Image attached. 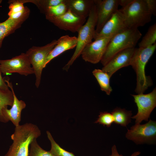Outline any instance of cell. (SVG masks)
Listing matches in <instances>:
<instances>
[{"label":"cell","instance_id":"cell-5","mask_svg":"<svg viewBox=\"0 0 156 156\" xmlns=\"http://www.w3.org/2000/svg\"><path fill=\"white\" fill-rule=\"evenodd\" d=\"M119 10L123 15L127 28H138L151 20L152 15L145 0H133L128 5Z\"/></svg>","mask_w":156,"mask_h":156},{"label":"cell","instance_id":"cell-31","mask_svg":"<svg viewBox=\"0 0 156 156\" xmlns=\"http://www.w3.org/2000/svg\"><path fill=\"white\" fill-rule=\"evenodd\" d=\"M0 69V89L4 90H8L9 87L2 77Z\"/></svg>","mask_w":156,"mask_h":156},{"label":"cell","instance_id":"cell-14","mask_svg":"<svg viewBox=\"0 0 156 156\" xmlns=\"http://www.w3.org/2000/svg\"><path fill=\"white\" fill-rule=\"evenodd\" d=\"M135 49V47L127 49L116 53L102 70L111 77L119 69L130 65Z\"/></svg>","mask_w":156,"mask_h":156},{"label":"cell","instance_id":"cell-18","mask_svg":"<svg viewBox=\"0 0 156 156\" xmlns=\"http://www.w3.org/2000/svg\"><path fill=\"white\" fill-rule=\"evenodd\" d=\"M29 15H26L16 20L8 18L5 21L0 22V48L1 47L4 38L20 27L23 23L28 18Z\"/></svg>","mask_w":156,"mask_h":156},{"label":"cell","instance_id":"cell-4","mask_svg":"<svg viewBox=\"0 0 156 156\" xmlns=\"http://www.w3.org/2000/svg\"><path fill=\"white\" fill-rule=\"evenodd\" d=\"M88 17L86 22L77 32L78 36L75 49L70 60L63 68V69L65 70H68L74 62L81 55L84 48L92 42V39L94 38L97 19L96 8L94 3Z\"/></svg>","mask_w":156,"mask_h":156},{"label":"cell","instance_id":"cell-20","mask_svg":"<svg viewBox=\"0 0 156 156\" xmlns=\"http://www.w3.org/2000/svg\"><path fill=\"white\" fill-rule=\"evenodd\" d=\"M111 114L114 118V122L117 125L127 127L131 122V118L132 114L131 111L116 107L113 109Z\"/></svg>","mask_w":156,"mask_h":156},{"label":"cell","instance_id":"cell-33","mask_svg":"<svg viewBox=\"0 0 156 156\" xmlns=\"http://www.w3.org/2000/svg\"><path fill=\"white\" fill-rule=\"evenodd\" d=\"M2 1L1 0H0V4H1V3Z\"/></svg>","mask_w":156,"mask_h":156},{"label":"cell","instance_id":"cell-24","mask_svg":"<svg viewBox=\"0 0 156 156\" xmlns=\"http://www.w3.org/2000/svg\"><path fill=\"white\" fill-rule=\"evenodd\" d=\"M65 1L64 0L58 5L47 8L44 12L46 18L58 17L64 14L68 10Z\"/></svg>","mask_w":156,"mask_h":156},{"label":"cell","instance_id":"cell-9","mask_svg":"<svg viewBox=\"0 0 156 156\" xmlns=\"http://www.w3.org/2000/svg\"><path fill=\"white\" fill-rule=\"evenodd\" d=\"M131 95L137 105L138 111L131 118L135 119V124H140L143 120L148 121L151 112L156 106V88L147 94Z\"/></svg>","mask_w":156,"mask_h":156},{"label":"cell","instance_id":"cell-7","mask_svg":"<svg viewBox=\"0 0 156 156\" xmlns=\"http://www.w3.org/2000/svg\"><path fill=\"white\" fill-rule=\"evenodd\" d=\"M125 136L137 144H152L156 138V122L150 119L143 125L135 124L127 129Z\"/></svg>","mask_w":156,"mask_h":156},{"label":"cell","instance_id":"cell-6","mask_svg":"<svg viewBox=\"0 0 156 156\" xmlns=\"http://www.w3.org/2000/svg\"><path fill=\"white\" fill-rule=\"evenodd\" d=\"M57 43L54 40L41 47L33 46L25 53L27 55L35 75V85L37 88L40 86L44 65L46 58Z\"/></svg>","mask_w":156,"mask_h":156},{"label":"cell","instance_id":"cell-13","mask_svg":"<svg viewBox=\"0 0 156 156\" xmlns=\"http://www.w3.org/2000/svg\"><path fill=\"white\" fill-rule=\"evenodd\" d=\"M127 28L124 17L119 10H118L105 23L100 31L95 34L94 39L113 36Z\"/></svg>","mask_w":156,"mask_h":156},{"label":"cell","instance_id":"cell-28","mask_svg":"<svg viewBox=\"0 0 156 156\" xmlns=\"http://www.w3.org/2000/svg\"><path fill=\"white\" fill-rule=\"evenodd\" d=\"M114 122L113 116L111 113L107 112H100L97 120L95 123H99L106 126L107 127H110L112 123Z\"/></svg>","mask_w":156,"mask_h":156},{"label":"cell","instance_id":"cell-26","mask_svg":"<svg viewBox=\"0 0 156 156\" xmlns=\"http://www.w3.org/2000/svg\"><path fill=\"white\" fill-rule=\"evenodd\" d=\"M47 137L51 143L50 151L55 156H75L71 152L67 151L61 147L55 141L52 135L49 131H47Z\"/></svg>","mask_w":156,"mask_h":156},{"label":"cell","instance_id":"cell-17","mask_svg":"<svg viewBox=\"0 0 156 156\" xmlns=\"http://www.w3.org/2000/svg\"><path fill=\"white\" fill-rule=\"evenodd\" d=\"M68 9L86 18L88 17L94 3V0H65Z\"/></svg>","mask_w":156,"mask_h":156},{"label":"cell","instance_id":"cell-29","mask_svg":"<svg viewBox=\"0 0 156 156\" xmlns=\"http://www.w3.org/2000/svg\"><path fill=\"white\" fill-rule=\"evenodd\" d=\"M148 9L152 15H156V1L145 0Z\"/></svg>","mask_w":156,"mask_h":156},{"label":"cell","instance_id":"cell-16","mask_svg":"<svg viewBox=\"0 0 156 156\" xmlns=\"http://www.w3.org/2000/svg\"><path fill=\"white\" fill-rule=\"evenodd\" d=\"M77 38L75 36L65 35L61 36L57 40V43L46 58L44 65V68L53 59L65 51L76 47Z\"/></svg>","mask_w":156,"mask_h":156},{"label":"cell","instance_id":"cell-8","mask_svg":"<svg viewBox=\"0 0 156 156\" xmlns=\"http://www.w3.org/2000/svg\"><path fill=\"white\" fill-rule=\"evenodd\" d=\"M0 69L2 73L5 75L17 73L27 76L34 74L28 57L24 53L11 59L0 60Z\"/></svg>","mask_w":156,"mask_h":156},{"label":"cell","instance_id":"cell-21","mask_svg":"<svg viewBox=\"0 0 156 156\" xmlns=\"http://www.w3.org/2000/svg\"><path fill=\"white\" fill-rule=\"evenodd\" d=\"M92 73L98 81L101 90L109 95L112 90L109 84L110 77L109 76L99 69H95L92 71Z\"/></svg>","mask_w":156,"mask_h":156},{"label":"cell","instance_id":"cell-22","mask_svg":"<svg viewBox=\"0 0 156 156\" xmlns=\"http://www.w3.org/2000/svg\"><path fill=\"white\" fill-rule=\"evenodd\" d=\"M156 23H155L149 28L139 43V47L146 48L156 43Z\"/></svg>","mask_w":156,"mask_h":156},{"label":"cell","instance_id":"cell-19","mask_svg":"<svg viewBox=\"0 0 156 156\" xmlns=\"http://www.w3.org/2000/svg\"><path fill=\"white\" fill-rule=\"evenodd\" d=\"M8 3L9 4L8 18L16 20L29 14V9L18 0H9Z\"/></svg>","mask_w":156,"mask_h":156},{"label":"cell","instance_id":"cell-1","mask_svg":"<svg viewBox=\"0 0 156 156\" xmlns=\"http://www.w3.org/2000/svg\"><path fill=\"white\" fill-rule=\"evenodd\" d=\"M41 134L38 127L31 123L16 127L11 136L13 142L4 156H28L31 144Z\"/></svg>","mask_w":156,"mask_h":156},{"label":"cell","instance_id":"cell-12","mask_svg":"<svg viewBox=\"0 0 156 156\" xmlns=\"http://www.w3.org/2000/svg\"><path fill=\"white\" fill-rule=\"evenodd\" d=\"M97 12L95 33H99L105 23L118 10L119 0H94Z\"/></svg>","mask_w":156,"mask_h":156},{"label":"cell","instance_id":"cell-3","mask_svg":"<svg viewBox=\"0 0 156 156\" xmlns=\"http://www.w3.org/2000/svg\"><path fill=\"white\" fill-rule=\"evenodd\" d=\"M142 34L138 28H127L111 39L100 61L104 66L116 53L124 49L135 47Z\"/></svg>","mask_w":156,"mask_h":156},{"label":"cell","instance_id":"cell-2","mask_svg":"<svg viewBox=\"0 0 156 156\" xmlns=\"http://www.w3.org/2000/svg\"><path fill=\"white\" fill-rule=\"evenodd\" d=\"M156 48V43L147 47L135 48L130 65L136 74V86L135 91L138 94L143 93L152 85L150 77L146 75L145 68Z\"/></svg>","mask_w":156,"mask_h":156},{"label":"cell","instance_id":"cell-11","mask_svg":"<svg viewBox=\"0 0 156 156\" xmlns=\"http://www.w3.org/2000/svg\"><path fill=\"white\" fill-rule=\"evenodd\" d=\"M113 36L100 38L88 44L81 54L83 60L93 64L100 62L109 42Z\"/></svg>","mask_w":156,"mask_h":156},{"label":"cell","instance_id":"cell-30","mask_svg":"<svg viewBox=\"0 0 156 156\" xmlns=\"http://www.w3.org/2000/svg\"><path fill=\"white\" fill-rule=\"evenodd\" d=\"M140 154L139 151L135 152L133 153L131 156H137ZM109 156H123L121 154H119L118 153L116 146L115 145L113 146L112 148V154Z\"/></svg>","mask_w":156,"mask_h":156},{"label":"cell","instance_id":"cell-23","mask_svg":"<svg viewBox=\"0 0 156 156\" xmlns=\"http://www.w3.org/2000/svg\"><path fill=\"white\" fill-rule=\"evenodd\" d=\"M14 97L12 91L10 90H4L0 89V121L4 122L2 109L8 106H12Z\"/></svg>","mask_w":156,"mask_h":156},{"label":"cell","instance_id":"cell-32","mask_svg":"<svg viewBox=\"0 0 156 156\" xmlns=\"http://www.w3.org/2000/svg\"><path fill=\"white\" fill-rule=\"evenodd\" d=\"M133 0H119V5L122 8L125 7L130 4Z\"/></svg>","mask_w":156,"mask_h":156},{"label":"cell","instance_id":"cell-27","mask_svg":"<svg viewBox=\"0 0 156 156\" xmlns=\"http://www.w3.org/2000/svg\"><path fill=\"white\" fill-rule=\"evenodd\" d=\"M28 156H55L50 151L42 149L37 143L36 139L31 144Z\"/></svg>","mask_w":156,"mask_h":156},{"label":"cell","instance_id":"cell-10","mask_svg":"<svg viewBox=\"0 0 156 156\" xmlns=\"http://www.w3.org/2000/svg\"><path fill=\"white\" fill-rule=\"evenodd\" d=\"M46 18L59 29L73 33L78 32L85 24L86 18L75 14L69 9L61 16Z\"/></svg>","mask_w":156,"mask_h":156},{"label":"cell","instance_id":"cell-15","mask_svg":"<svg viewBox=\"0 0 156 156\" xmlns=\"http://www.w3.org/2000/svg\"><path fill=\"white\" fill-rule=\"evenodd\" d=\"M5 82L12 91L14 101L11 108L8 109V106L3 108L2 109L4 122L6 123L10 121L15 127L19 125L21 121V113L22 110L25 108L26 104L23 101L19 100L17 97L14 90L12 85L8 79L3 78Z\"/></svg>","mask_w":156,"mask_h":156},{"label":"cell","instance_id":"cell-25","mask_svg":"<svg viewBox=\"0 0 156 156\" xmlns=\"http://www.w3.org/2000/svg\"><path fill=\"white\" fill-rule=\"evenodd\" d=\"M20 2L23 3L30 2L35 4L40 10V12L44 13L45 10L48 7L58 5L64 0H20Z\"/></svg>","mask_w":156,"mask_h":156}]
</instances>
